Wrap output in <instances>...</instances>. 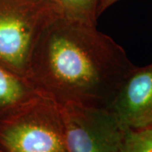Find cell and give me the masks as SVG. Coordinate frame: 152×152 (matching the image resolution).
I'll return each instance as SVG.
<instances>
[{
  "label": "cell",
  "instance_id": "cell-2",
  "mask_svg": "<svg viewBox=\"0 0 152 152\" xmlns=\"http://www.w3.org/2000/svg\"><path fill=\"white\" fill-rule=\"evenodd\" d=\"M61 15L56 0H0V66L26 80L39 38Z\"/></svg>",
  "mask_w": 152,
  "mask_h": 152
},
{
  "label": "cell",
  "instance_id": "cell-7",
  "mask_svg": "<svg viewBox=\"0 0 152 152\" xmlns=\"http://www.w3.org/2000/svg\"><path fill=\"white\" fill-rule=\"evenodd\" d=\"M62 15L72 20L96 26L101 0H56Z\"/></svg>",
  "mask_w": 152,
  "mask_h": 152
},
{
  "label": "cell",
  "instance_id": "cell-8",
  "mask_svg": "<svg viewBox=\"0 0 152 152\" xmlns=\"http://www.w3.org/2000/svg\"><path fill=\"white\" fill-rule=\"evenodd\" d=\"M119 152H152V125L142 129H124Z\"/></svg>",
  "mask_w": 152,
  "mask_h": 152
},
{
  "label": "cell",
  "instance_id": "cell-4",
  "mask_svg": "<svg viewBox=\"0 0 152 152\" xmlns=\"http://www.w3.org/2000/svg\"><path fill=\"white\" fill-rule=\"evenodd\" d=\"M69 152H119L124 129L108 108L61 107Z\"/></svg>",
  "mask_w": 152,
  "mask_h": 152
},
{
  "label": "cell",
  "instance_id": "cell-9",
  "mask_svg": "<svg viewBox=\"0 0 152 152\" xmlns=\"http://www.w3.org/2000/svg\"><path fill=\"white\" fill-rule=\"evenodd\" d=\"M119 0H101L100 5H99V9H98V15L100 16L104 11L107 10L110 6L114 4L115 3H117Z\"/></svg>",
  "mask_w": 152,
  "mask_h": 152
},
{
  "label": "cell",
  "instance_id": "cell-3",
  "mask_svg": "<svg viewBox=\"0 0 152 152\" xmlns=\"http://www.w3.org/2000/svg\"><path fill=\"white\" fill-rule=\"evenodd\" d=\"M2 152H69L61 107L37 95L0 124Z\"/></svg>",
  "mask_w": 152,
  "mask_h": 152
},
{
  "label": "cell",
  "instance_id": "cell-6",
  "mask_svg": "<svg viewBox=\"0 0 152 152\" xmlns=\"http://www.w3.org/2000/svg\"><path fill=\"white\" fill-rule=\"evenodd\" d=\"M37 95L26 80L0 66V124Z\"/></svg>",
  "mask_w": 152,
  "mask_h": 152
},
{
  "label": "cell",
  "instance_id": "cell-1",
  "mask_svg": "<svg viewBox=\"0 0 152 152\" xmlns=\"http://www.w3.org/2000/svg\"><path fill=\"white\" fill-rule=\"evenodd\" d=\"M135 67L124 49L96 26L61 15L39 38L26 80L60 107L109 109Z\"/></svg>",
  "mask_w": 152,
  "mask_h": 152
},
{
  "label": "cell",
  "instance_id": "cell-5",
  "mask_svg": "<svg viewBox=\"0 0 152 152\" xmlns=\"http://www.w3.org/2000/svg\"><path fill=\"white\" fill-rule=\"evenodd\" d=\"M109 109L123 129L152 125V64L131 71Z\"/></svg>",
  "mask_w": 152,
  "mask_h": 152
},
{
  "label": "cell",
  "instance_id": "cell-10",
  "mask_svg": "<svg viewBox=\"0 0 152 152\" xmlns=\"http://www.w3.org/2000/svg\"><path fill=\"white\" fill-rule=\"evenodd\" d=\"M0 152H2V151H0Z\"/></svg>",
  "mask_w": 152,
  "mask_h": 152
}]
</instances>
